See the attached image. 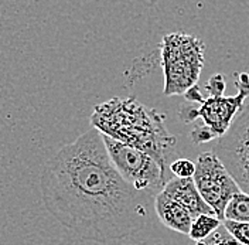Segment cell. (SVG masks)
<instances>
[{"mask_svg": "<svg viewBox=\"0 0 249 245\" xmlns=\"http://www.w3.org/2000/svg\"><path fill=\"white\" fill-rule=\"evenodd\" d=\"M46 210L85 241L107 244L143 230L150 197L135 190L115 168L104 135L89 129L62 146L40 177Z\"/></svg>", "mask_w": 249, "mask_h": 245, "instance_id": "1", "label": "cell"}, {"mask_svg": "<svg viewBox=\"0 0 249 245\" xmlns=\"http://www.w3.org/2000/svg\"><path fill=\"white\" fill-rule=\"evenodd\" d=\"M190 138L194 143L200 145V143H207V142H211L214 139H217V136L213 133V131L210 128H207L205 125L202 126H196L191 133H190Z\"/></svg>", "mask_w": 249, "mask_h": 245, "instance_id": "16", "label": "cell"}, {"mask_svg": "<svg viewBox=\"0 0 249 245\" xmlns=\"http://www.w3.org/2000/svg\"><path fill=\"white\" fill-rule=\"evenodd\" d=\"M193 180L205 203L224 220L227 204L241 191V187L215 152L198 154Z\"/></svg>", "mask_w": 249, "mask_h": 245, "instance_id": "5", "label": "cell"}, {"mask_svg": "<svg viewBox=\"0 0 249 245\" xmlns=\"http://www.w3.org/2000/svg\"><path fill=\"white\" fill-rule=\"evenodd\" d=\"M227 88L225 77L222 74H215L205 82V90L210 92L211 96H221Z\"/></svg>", "mask_w": 249, "mask_h": 245, "instance_id": "15", "label": "cell"}, {"mask_svg": "<svg viewBox=\"0 0 249 245\" xmlns=\"http://www.w3.org/2000/svg\"><path fill=\"white\" fill-rule=\"evenodd\" d=\"M222 224L239 243H242L244 245H249V223H238V221H231V220H224Z\"/></svg>", "mask_w": 249, "mask_h": 245, "instance_id": "14", "label": "cell"}, {"mask_svg": "<svg viewBox=\"0 0 249 245\" xmlns=\"http://www.w3.org/2000/svg\"><path fill=\"white\" fill-rule=\"evenodd\" d=\"M204 41L186 33L166 34L160 43L164 74L163 92L167 96L183 95L197 85L205 62Z\"/></svg>", "mask_w": 249, "mask_h": 245, "instance_id": "3", "label": "cell"}, {"mask_svg": "<svg viewBox=\"0 0 249 245\" xmlns=\"http://www.w3.org/2000/svg\"><path fill=\"white\" fill-rule=\"evenodd\" d=\"M104 140L109 156L121 176L135 190L155 200L169 180L166 176L167 169L152 154L140 149L109 138L107 135H104Z\"/></svg>", "mask_w": 249, "mask_h": 245, "instance_id": "4", "label": "cell"}, {"mask_svg": "<svg viewBox=\"0 0 249 245\" xmlns=\"http://www.w3.org/2000/svg\"><path fill=\"white\" fill-rule=\"evenodd\" d=\"M235 85L238 94L232 96H208L198 107V118L204 125L213 131L217 139L222 138L230 131L238 113L245 107V99L249 96V74L235 73Z\"/></svg>", "mask_w": 249, "mask_h": 245, "instance_id": "7", "label": "cell"}, {"mask_svg": "<svg viewBox=\"0 0 249 245\" xmlns=\"http://www.w3.org/2000/svg\"><path fill=\"white\" fill-rule=\"evenodd\" d=\"M164 115L146 107L135 96L112 98L93 108L92 128L109 138L152 154L169 169L177 139L169 132Z\"/></svg>", "mask_w": 249, "mask_h": 245, "instance_id": "2", "label": "cell"}, {"mask_svg": "<svg viewBox=\"0 0 249 245\" xmlns=\"http://www.w3.org/2000/svg\"><path fill=\"white\" fill-rule=\"evenodd\" d=\"M197 245H244L239 243L230 231L224 227V224H221L217 230L214 231L211 235H208L207 238H204L201 241H197Z\"/></svg>", "mask_w": 249, "mask_h": 245, "instance_id": "12", "label": "cell"}, {"mask_svg": "<svg viewBox=\"0 0 249 245\" xmlns=\"http://www.w3.org/2000/svg\"><path fill=\"white\" fill-rule=\"evenodd\" d=\"M161 191L174 200H177L180 204H183L190 211V214L193 215V218H196L200 214H215L214 210L201 197L193 177L173 176L167 180V183L164 184Z\"/></svg>", "mask_w": 249, "mask_h": 245, "instance_id": "8", "label": "cell"}, {"mask_svg": "<svg viewBox=\"0 0 249 245\" xmlns=\"http://www.w3.org/2000/svg\"><path fill=\"white\" fill-rule=\"evenodd\" d=\"M184 98L187 99V102H204V96L201 95V92L198 91V88H197V85L196 87H193L191 90H188V91L184 94Z\"/></svg>", "mask_w": 249, "mask_h": 245, "instance_id": "17", "label": "cell"}, {"mask_svg": "<svg viewBox=\"0 0 249 245\" xmlns=\"http://www.w3.org/2000/svg\"><path fill=\"white\" fill-rule=\"evenodd\" d=\"M221 224H222V220L215 214L197 215L191 223L188 238L196 241V243L201 241L204 238H207L208 235H211Z\"/></svg>", "mask_w": 249, "mask_h": 245, "instance_id": "10", "label": "cell"}, {"mask_svg": "<svg viewBox=\"0 0 249 245\" xmlns=\"http://www.w3.org/2000/svg\"><path fill=\"white\" fill-rule=\"evenodd\" d=\"M169 170L176 177H193L196 171V163L190 159H174L169 166Z\"/></svg>", "mask_w": 249, "mask_h": 245, "instance_id": "13", "label": "cell"}, {"mask_svg": "<svg viewBox=\"0 0 249 245\" xmlns=\"http://www.w3.org/2000/svg\"><path fill=\"white\" fill-rule=\"evenodd\" d=\"M155 208L159 220L164 227L188 235L194 218L183 204L160 191L155 197Z\"/></svg>", "mask_w": 249, "mask_h": 245, "instance_id": "9", "label": "cell"}, {"mask_svg": "<svg viewBox=\"0 0 249 245\" xmlns=\"http://www.w3.org/2000/svg\"><path fill=\"white\" fill-rule=\"evenodd\" d=\"M224 220H231L238 223H249V194L245 191H239L230 200L225 207ZM222 220V221H224Z\"/></svg>", "mask_w": 249, "mask_h": 245, "instance_id": "11", "label": "cell"}, {"mask_svg": "<svg viewBox=\"0 0 249 245\" xmlns=\"http://www.w3.org/2000/svg\"><path fill=\"white\" fill-rule=\"evenodd\" d=\"M215 153L249 194V104L242 108L225 136L218 139Z\"/></svg>", "mask_w": 249, "mask_h": 245, "instance_id": "6", "label": "cell"}]
</instances>
